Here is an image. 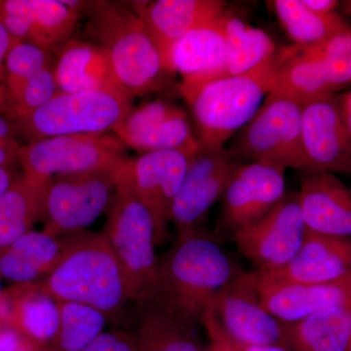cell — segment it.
Listing matches in <instances>:
<instances>
[{
    "mask_svg": "<svg viewBox=\"0 0 351 351\" xmlns=\"http://www.w3.org/2000/svg\"><path fill=\"white\" fill-rule=\"evenodd\" d=\"M285 171L256 161L239 165L221 197L217 232L232 237L269 213L286 195Z\"/></svg>",
    "mask_w": 351,
    "mask_h": 351,
    "instance_id": "cell-15",
    "label": "cell"
},
{
    "mask_svg": "<svg viewBox=\"0 0 351 351\" xmlns=\"http://www.w3.org/2000/svg\"><path fill=\"white\" fill-rule=\"evenodd\" d=\"M304 5L309 10L320 15H327L336 12V8L339 2L335 0H302Z\"/></svg>",
    "mask_w": 351,
    "mask_h": 351,
    "instance_id": "cell-40",
    "label": "cell"
},
{
    "mask_svg": "<svg viewBox=\"0 0 351 351\" xmlns=\"http://www.w3.org/2000/svg\"><path fill=\"white\" fill-rule=\"evenodd\" d=\"M59 327L48 351H82L104 332L108 318L93 307L57 302Z\"/></svg>",
    "mask_w": 351,
    "mask_h": 351,
    "instance_id": "cell-32",
    "label": "cell"
},
{
    "mask_svg": "<svg viewBox=\"0 0 351 351\" xmlns=\"http://www.w3.org/2000/svg\"><path fill=\"white\" fill-rule=\"evenodd\" d=\"M302 105L267 95L253 119L243 127L233 152L241 159L288 169H304Z\"/></svg>",
    "mask_w": 351,
    "mask_h": 351,
    "instance_id": "cell-10",
    "label": "cell"
},
{
    "mask_svg": "<svg viewBox=\"0 0 351 351\" xmlns=\"http://www.w3.org/2000/svg\"><path fill=\"white\" fill-rule=\"evenodd\" d=\"M59 321L57 302L44 294L38 283L16 284L0 295V324L39 345L49 348Z\"/></svg>",
    "mask_w": 351,
    "mask_h": 351,
    "instance_id": "cell-25",
    "label": "cell"
},
{
    "mask_svg": "<svg viewBox=\"0 0 351 351\" xmlns=\"http://www.w3.org/2000/svg\"><path fill=\"white\" fill-rule=\"evenodd\" d=\"M307 230L351 237V189L332 173H304L297 193Z\"/></svg>",
    "mask_w": 351,
    "mask_h": 351,
    "instance_id": "cell-21",
    "label": "cell"
},
{
    "mask_svg": "<svg viewBox=\"0 0 351 351\" xmlns=\"http://www.w3.org/2000/svg\"><path fill=\"white\" fill-rule=\"evenodd\" d=\"M129 4L156 43L163 62L176 41L226 12V2L219 0H156Z\"/></svg>",
    "mask_w": 351,
    "mask_h": 351,
    "instance_id": "cell-20",
    "label": "cell"
},
{
    "mask_svg": "<svg viewBox=\"0 0 351 351\" xmlns=\"http://www.w3.org/2000/svg\"><path fill=\"white\" fill-rule=\"evenodd\" d=\"M280 60L276 56L246 75L214 80L182 95L193 110L201 145L223 147L253 119L269 94Z\"/></svg>",
    "mask_w": 351,
    "mask_h": 351,
    "instance_id": "cell-4",
    "label": "cell"
},
{
    "mask_svg": "<svg viewBox=\"0 0 351 351\" xmlns=\"http://www.w3.org/2000/svg\"><path fill=\"white\" fill-rule=\"evenodd\" d=\"M272 5L289 38L301 49L317 47L348 27L336 12L314 13L302 0H276Z\"/></svg>",
    "mask_w": 351,
    "mask_h": 351,
    "instance_id": "cell-31",
    "label": "cell"
},
{
    "mask_svg": "<svg viewBox=\"0 0 351 351\" xmlns=\"http://www.w3.org/2000/svg\"><path fill=\"white\" fill-rule=\"evenodd\" d=\"M209 338L232 345L283 346V322L265 308L257 271L242 272L219 291L201 320Z\"/></svg>",
    "mask_w": 351,
    "mask_h": 351,
    "instance_id": "cell-7",
    "label": "cell"
},
{
    "mask_svg": "<svg viewBox=\"0 0 351 351\" xmlns=\"http://www.w3.org/2000/svg\"><path fill=\"white\" fill-rule=\"evenodd\" d=\"M242 159L232 149L206 147L191 159L170 212V223L179 232L195 230L210 208L223 197L230 178Z\"/></svg>",
    "mask_w": 351,
    "mask_h": 351,
    "instance_id": "cell-11",
    "label": "cell"
},
{
    "mask_svg": "<svg viewBox=\"0 0 351 351\" xmlns=\"http://www.w3.org/2000/svg\"><path fill=\"white\" fill-rule=\"evenodd\" d=\"M16 161H19L18 156L11 154L10 152L7 151L0 145V167L9 168V166L16 162Z\"/></svg>",
    "mask_w": 351,
    "mask_h": 351,
    "instance_id": "cell-45",
    "label": "cell"
},
{
    "mask_svg": "<svg viewBox=\"0 0 351 351\" xmlns=\"http://www.w3.org/2000/svg\"><path fill=\"white\" fill-rule=\"evenodd\" d=\"M133 335L136 351H207L201 343L199 323L157 302L140 298Z\"/></svg>",
    "mask_w": 351,
    "mask_h": 351,
    "instance_id": "cell-23",
    "label": "cell"
},
{
    "mask_svg": "<svg viewBox=\"0 0 351 351\" xmlns=\"http://www.w3.org/2000/svg\"><path fill=\"white\" fill-rule=\"evenodd\" d=\"M223 14L182 36L173 44L164 60L169 73L182 76L178 86L181 96L218 80L225 68L228 51L223 27Z\"/></svg>",
    "mask_w": 351,
    "mask_h": 351,
    "instance_id": "cell-19",
    "label": "cell"
},
{
    "mask_svg": "<svg viewBox=\"0 0 351 351\" xmlns=\"http://www.w3.org/2000/svg\"><path fill=\"white\" fill-rule=\"evenodd\" d=\"M132 108V99L121 92L59 93L31 114L11 122L17 137L32 144L59 136L113 131Z\"/></svg>",
    "mask_w": 351,
    "mask_h": 351,
    "instance_id": "cell-6",
    "label": "cell"
},
{
    "mask_svg": "<svg viewBox=\"0 0 351 351\" xmlns=\"http://www.w3.org/2000/svg\"><path fill=\"white\" fill-rule=\"evenodd\" d=\"M54 75L59 93L97 90L124 93L105 50L92 41L69 39L56 54Z\"/></svg>",
    "mask_w": 351,
    "mask_h": 351,
    "instance_id": "cell-24",
    "label": "cell"
},
{
    "mask_svg": "<svg viewBox=\"0 0 351 351\" xmlns=\"http://www.w3.org/2000/svg\"><path fill=\"white\" fill-rule=\"evenodd\" d=\"M85 34L100 45L124 93L131 99L163 91L174 75L129 2L87 1Z\"/></svg>",
    "mask_w": 351,
    "mask_h": 351,
    "instance_id": "cell-3",
    "label": "cell"
},
{
    "mask_svg": "<svg viewBox=\"0 0 351 351\" xmlns=\"http://www.w3.org/2000/svg\"><path fill=\"white\" fill-rule=\"evenodd\" d=\"M348 351H351V334H350V343H348Z\"/></svg>",
    "mask_w": 351,
    "mask_h": 351,
    "instance_id": "cell-46",
    "label": "cell"
},
{
    "mask_svg": "<svg viewBox=\"0 0 351 351\" xmlns=\"http://www.w3.org/2000/svg\"><path fill=\"white\" fill-rule=\"evenodd\" d=\"M57 94L59 89L54 68L44 69L8 94L6 117L12 121L27 117L52 100Z\"/></svg>",
    "mask_w": 351,
    "mask_h": 351,
    "instance_id": "cell-34",
    "label": "cell"
},
{
    "mask_svg": "<svg viewBox=\"0 0 351 351\" xmlns=\"http://www.w3.org/2000/svg\"><path fill=\"white\" fill-rule=\"evenodd\" d=\"M12 41V36L9 34L4 25L0 23V115H3L5 117L7 110H8L5 82V59Z\"/></svg>",
    "mask_w": 351,
    "mask_h": 351,
    "instance_id": "cell-38",
    "label": "cell"
},
{
    "mask_svg": "<svg viewBox=\"0 0 351 351\" xmlns=\"http://www.w3.org/2000/svg\"><path fill=\"white\" fill-rule=\"evenodd\" d=\"M307 232L298 195H286L269 213L232 239L258 270H271L283 267L297 255Z\"/></svg>",
    "mask_w": 351,
    "mask_h": 351,
    "instance_id": "cell-12",
    "label": "cell"
},
{
    "mask_svg": "<svg viewBox=\"0 0 351 351\" xmlns=\"http://www.w3.org/2000/svg\"><path fill=\"white\" fill-rule=\"evenodd\" d=\"M52 53L13 38L5 59L7 96L44 69L54 68Z\"/></svg>",
    "mask_w": 351,
    "mask_h": 351,
    "instance_id": "cell-33",
    "label": "cell"
},
{
    "mask_svg": "<svg viewBox=\"0 0 351 351\" xmlns=\"http://www.w3.org/2000/svg\"><path fill=\"white\" fill-rule=\"evenodd\" d=\"M0 145L19 158L23 145L18 141L12 122L3 115H0Z\"/></svg>",
    "mask_w": 351,
    "mask_h": 351,
    "instance_id": "cell-39",
    "label": "cell"
},
{
    "mask_svg": "<svg viewBox=\"0 0 351 351\" xmlns=\"http://www.w3.org/2000/svg\"><path fill=\"white\" fill-rule=\"evenodd\" d=\"M46 182L23 176L0 197V251L32 232L40 221Z\"/></svg>",
    "mask_w": 351,
    "mask_h": 351,
    "instance_id": "cell-30",
    "label": "cell"
},
{
    "mask_svg": "<svg viewBox=\"0 0 351 351\" xmlns=\"http://www.w3.org/2000/svg\"><path fill=\"white\" fill-rule=\"evenodd\" d=\"M263 286L326 283L351 274V237L307 232L302 248L279 269L257 270Z\"/></svg>",
    "mask_w": 351,
    "mask_h": 351,
    "instance_id": "cell-18",
    "label": "cell"
},
{
    "mask_svg": "<svg viewBox=\"0 0 351 351\" xmlns=\"http://www.w3.org/2000/svg\"><path fill=\"white\" fill-rule=\"evenodd\" d=\"M61 239L62 257L38 283L41 291L55 302L85 304L100 311L108 321L117 320L131 295L105 234L82 230Z\"/></svg>",
    "mask_w": 351,
    "mask_h": 351,
    "instance_id": "cell-2",
    "label": "cell"
},
{
    "mask_svg": "<svg viewBox=\"0 0 351 351\" xmlns=\"http://www.w3.org/2000/svg\"><path fill=\"white\" fill-rule=\"evenodd\" d=\"M223 341H225V339H223ZM230 345H232L237 351H290L288 350L287 348H283V346L276 345L240 346L232 345V343H230Z\"/></svg>",
    "mask_w": 351,
    "mask_h": 351,
    "instance_id": "cell-41",
    "label": "cell"
},
{
    "mask_svg": "<svg viewBox=\"0 0 351 351\" xmlns=\"http://www.w3.org/2000/svg\"><path fill=\"white\" fill-rule=\"evenodd\" d=\"M113 132L140 154L161 151L195 154L201 147L184 110L164 100L147 101L132 108Z\"/></svg>",
    "mask_w": 351,
    "mask_h": 351,
    "instance_id": "cell-16",
    "label": "cell"
},
{
    "mask_svg": "<svg viewBox=\"0 0 351 351\" xmlns=\"http://www.w3.org/2000/svg\"><path fill=\"white\" fill-rule=\"evenodd\" d=\"M80 15L58 0H0V23L9 34L52 54L73 38Z\"/></svg>",
    "mask_w": 351,
    "mask_h": 351,
    "instance_id": "cell-17",
    "label": "cell"
},
{
    "mask_svg": "<svg viewBox=\"0 0 351 351\" xmlns=\"http://www.w3.org/2000/svg\"><path fill=\"white\" fill-rule=\"evenodd\" d=\"M0 351H48L13 328L0 324Z\"/></svg>",
    "mask_w": 351,
    "mask_h": 351,
    "instance_id": "cell-37",
    "label": "cell"
},
{
    "mask_svg": "<svg viewBox=\"0 0 351 351\" xmlns=\"http://www.w3.org/2000/svg\"><path fill=\"white\" fill-rule=\"evenodd\" d=\"M117 168L57 175L44 186L43 232L61 237L82 232L112 206Z\"/></svg>",
    "mask_w": 351,
    "mask_h": 351,
    "instance_id": "cell-8",
    "label": "cell"
},
{
    "mask_svg": "<svg viewBox=\"0 0 351 351\" xmlns=\"http://www.w3.org/2000/svg\"><path fill=\"white\" fill-rule=\"evenodd\" d=\"M302 147L304 173L351 174V134L336 94L302 105Z\"/></svg>",
    "mask_w": 351,
    "mask_h": 351,
    "instance_id": "cell-13",
    "label": "cell"
},
{
    "mask_svg": "<svg viewBox=\"0 0 351 351\" xmlns=\"http://www.w3.org/2000/svg\"><path fill=\"white\" fill-rule=\"evenodd\" d=\"M211 345L208 346L207 351H237L228 341L219 338H209Z\"/></svg>",
    "mask_w": 351,
    "mask_h": 351,
    "instance_id": "cell-44",
    "label": "cell"
},
{
    "mask_svg": "<svg viewBox=\"0 0 351 351\" xmlns=\"http://www.w3.org/2000/svg\"><path fill=\"white\" fill-rule=\"evenodd\" d=\"M1 277V276H0ZM1 293H2V291H1V281H0V295H1Z\"/></svg>",
    "mask_w": 351,
    "mask_h": 351,
    "instance_id": "cell-47",
    "label": "cell"
},
{
    "mask_svg": "<svg viewBox=\"0 0 351 351\" xmlns=\"http://www.w3.org/2000/svg\"><path fill=\"white\" fill-rule=\"evenodd\" d=\"M115 134H80L43 138L23 145L19 163L25 177L46 182L57 175L114 169L127 159Z\"/></svg>",
    "mask_w": 351,
    "mask_h": 351,
    "instance_id": "cell-9",
    "label": "cell"
},
{
    "mask_svg": "<svg viewBox=\"0 0 351 351\" xmlns=\"http://www.w3.org/2000/svg\"><path fill=\"white\" fill-rule=\"evenodd\" d=\"M82 351H136L133 335L127 330L114 329L101 332Z\"/></svg>",
    "mask_w": 351,
    "mask_h": 351,
    "instance_id": "cell-36",
    "label": "cell"
},
{
    "mask_svg": "<svg viewBox=\"0 0 351 351\" xmlns=\"http://www.w3.org/2000/svg\"><path fill=\"white\" fill-rule=\"evenodd\" d=\"M328 94H336L324 62L316 48L287 51L270 82L269 95L304 105Z\"/></svg>",
    "mask_w": 351,
    "mask_h": 351,
    "instance_id": "cell-26",
    "label": "cell"
},
{
    "mask_svg": "<svg viewBox=\"0 0 351 351\" xmlns=\"http://www.w3.org/2000/svg\"><path fill=\"white\" fill-rule=\"evenodd\" d=\"M193 156L182 151L152 152L122 163L136 195L154 219L156 246L167 241L171 208Z\"/></svg>",
    "mask_w": 351,
    "mask_h": 351,
    "instance_id": "cell-14",
    "label": "cell"
},
{
    "mask_svg": "<svg viewBox=\"0 0 351 351\" xmlns=\"http://www.w3.org/2000/svg\"><path fill=\"white\" fill-rule=\"evenodd\" d=\"M121 165L117 169V193L103 233L123 270L134 302L151 288L156 276V223Z\"/></svg>",
    "mask_w": 351,
    "mask_h": 351,
    "instance_id": "cell-5",
    "label": "cell"
},
{
    "mask_svg": "<svg viewBox=\"0 0 351 351\" xmlns=\"http://www.w3.org/2000/svg\"><path fill=\"white\" fill-rule=\"evenodd\" d=\"M341 101L343 119H345L346 126L351 134V92L341 97Z\"/></svg>",
    "mask_w": 351,
    "mask_h": 351,
    "instance_id": "cell-43",
    "label": "cell"
},
{
    "mask_svg": "<svg viewBox=\"0 0 351 351\" xmlns=\"http://www.w3.org/2000/svg\"><path fill=\"white\" fill-rule=\"evenodd\" d=\"M319 52L335 91L351 82V27L335 34L326 43L314 47Z\"/></svg>",
    "mask_w": 351,
    "mask_h": 351,
    "instance_id": "cell-35",
    "label": "cell"
},
{
    "mask_svg": "<svg viewBox=\"0 0 351 351\" xmlns=\"http://www.w3.org/2000/svg\"><path fill=\"white\" fill-rule=\"evenodd\" d=\"M351 302L283 323V348L290 351H348Z\"/></svg>",
    "mask_w": 351,
    "mask_h": 351,
    "instance_id": "cell-27",
    "label": "cell"
},
{
    "mask_svg": "<svg viewBox=\"0 0 351 351\" xmlns=\"http://www.w3.org/2000/svg\"><path fill=\"white\" fill-rule=\"evenodd\" d=\"M13 182L9 168L0 167V197L8 191Z\"/></svg>",
    "mask_w": 351,
    "mask_h": 351,
    "instance_id": "cell-42",
    "label": "cell"
},
{
    "mask_svg": "<svg viewBox=\"0 0 351 351\" xmlns=\"http://www.w3.org/2000/svg\"><path fill=\"white\" fill-rule=\"evenodd\" d=\"M263 306L283 323L297 322L334 307L351 302V274L326 283L258 284Z\"/></svg>",
    "mask_w": 351,
    "mask_h": 351,
    "instance_id": "cell-22",
    "label": "cell"
},
{
    "mask_svg": "<svg viewBox=\"0 0 351 351\" xmlns=\"http://www.w3.org/2000/svg\"><path fill=\"white\" fill-rule=\"evenodd\" d=\"M240 274L211 237L182 230L172 248L157 257L154 282L138 299L147 298L201 324L215 295Z\"/></svg>",
    "mask_w": 351,
    "mask_h": 351,
    "instance_id": "cell-1",
    "label": "cell"
},
{
    "mask_svg": "<svg viewBox=\"0 0 351 351\" xmlns=\"http://www.w3.org/2000/svg\"><path fill=\"white\" fill-rule=\"evenodd\" d=\"M63 253L62 239L31 232L0 251V276L16 284L48 276Z\"/></svg>",
    "mask_w": 351,
    "mask_h": 351,
    "instance_id": "cell-28",
    "label": "cell"
},
{
    "mask_svg": "<svg viewBox=\"0 0 351 351\" xmlns=\"http://www.w3.org/2000/svg\"><path fill=\"white\" fill-rule=\"evenodd\" d=\"M223 27L228 54L218 80L246 75L276 59V45L262 29L246 24L226 11L223 16Z\"/></svg>",
    "mask_w": 351,
    "mask_h": 351,
    "instance_id": "cell-29",
    "label": "cell"
}]
</instances>
